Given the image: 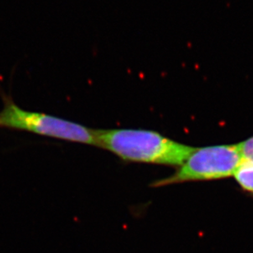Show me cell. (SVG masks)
<instances>
[{
  "mask_svg": "<svg viewBox=\"0 0 253 253\" xmlns=\"http://www.w3.org/2000/svg\"><path fill=\"white\" fill-rule=\"evenodd\" d=\"M97 146L123 161L180 167L195 147L144 129L97 130Z\"/></svg>",
  "mask_w": 253,
  "mask_h": 253,
  "instance_id": "cell-1",
  "label": "cell"
},
{
  "mask_svg": "<svg viewBox=\"0 0 253 253\" xmlns=\"http://www.w3.org/2000/svg\"><path fill=\"white\" fill-rule=\"evenodd\" d=\"M3 108L0 128L27 131L41 136L97 146V130L44 113L22 110L12 96L0 90Z\"/></svg>",
  "mask_w": 253,
  "mask_h": 253,
  "instance_id": "cell-2",
  "label": "cell"
},
{
  "mask_svg": "<svg viewBox=\"0 0 253 253\" xmlns=\"http://www.w3.org/2000/svg\"><path fill=\"white\" fill-rule=\"evenodd\" d=\"M242 162L238 144L195 147L187 161L172 175L155 181L151 187L229 178L236 173Z\"/></svg>",
  "mask_w": 253,
  "mask_h": 253,
  "instance_id": "cell-3",
  "label": "cell"
},
{
  "mask_svg": "<svg viewBox=\"0 0 253 253\" xmlns=\"http://www.w3.org/2000/svg\"><path fill=\"white\" fill-rule=\"evenodd\" d=\"M234 177L239 187L253 197V163L243 161Z\"/></svg>",
  "mask_w": 253,
  "mask_h": 253,
  "instance_id": "cell-4",
  "label": "cell"
},
{
  "mask_svg": "<svg viewBox=\"0 0 253 253\" xmlns=\"http://www.w3.org/2000/svg\"><path fill=\"white\" fill-rule=\"evenodd\" d=\"M243 161L253 163V136L238 144Z\"/></svg>",
  "mask_w": 253,
  "mask_h": 253,
  "instance_id": "cell-5",
  "label": "cell"
}]
</instances>
